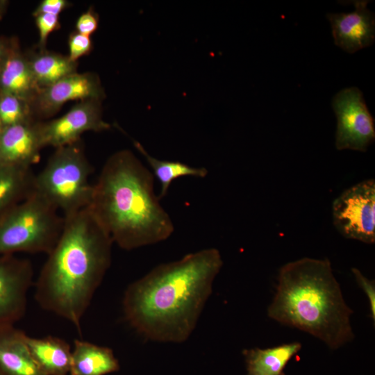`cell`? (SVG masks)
I'll use <instances>...</instances> for the list:
<instances>
[{
    "label": "cell",
    "instance_id": "d6986e66",
    "mask_svg": "<svg viewBox=\"0 0 375 375\" xmlns=\"http://www.w3.org/2000/svg\"><path fill=\"white\" fill-rule=\"evenodd\" d=\"M34 78L40 88L47 87L77 72L78 62L68 56L47 49L26 53Z\"/></svg>",
    "mask_w": 375,
    "mask_h": 375
},
{
    "label": "cell",
    "instance_id": "83f0119b",
    "mask_svg": "<svg viewBox=\"0 0 375 375\" xmlns=\"http://www.w3.org/2000/svg\"><path fill=\"white\" fill-rule=\"evenodd\" d=\"M17 43L18 41L13 38L0 37V70L8 56Z\"/></svg>",
    "mask_w": 375,
    "mask_h": 375
},
{
    "label": "cell",
    "instance_id": "4fadbf2b",
    "mask_svg": "<svg viewBox=\"0 0 375 375\" xmlns=\"http://www.w3.org/2000/svg\"><path fill=\"white\" fill-rule=\"evenodd\" d=\"M39 122L8 126L0 132V165L31 168L38 162L43 146Z\"/></svg>",
    "mask_w": 375,
    "mask_h": 375
},
{
    "label": "cell",
    "instance_id": "f546056e",
    "mask_svg": "<svg viewBox=\"0 0 375 375\" xmlns=\"http://www.w3.org/2000/svg\"><path fill=\"white\" fill-rule=\"evenodd\" d=\"M1 130H2V128H1V126H0V132L1 131Z\"/></svg>",
    "mask_w": 375,
    "mask_h": 375
},
{
    "label": "cell",
    "instance_id": "52a82bcc",
    "mask_svg": "<svg viewBox=\"0 0 375 375\" xmlns=\"http://www.w3.org/2000/svg\"><path fill=\"white\" fill-rule=\"evenodd\" d=\"M333 223L344 238L375 242V181H362L342 192L332 204Z\"/></svg>",
    "mask_w": 375,
    "mask_h": 375
},
{
    "label": "cell",
    "instance_id": "2e32d148",
    "mask_svg": "<svg viewBox=\"0 0 375 375\" xmlns=\"http://www.w3.org/2000/svg\"><path fill=\"white\" fill-rule=\"evenodd\" d=\"M120 368L112 350L81 340H74L70 375H106Z\"/></svg>",
    "mask_w": 375,
    "mask_h": 375
},
{
    "label": "cell",
    "instance_id": "30bf717a",
    "mask_svg": "<svg viewBox=\"0 0 375 375\" xmlns=\"http://www.w3.org/2000/svg\"><path fill=\"white\" fill-rule=\"evenodd\" d=\"M106 97L97 74L92 72L74 73L45 88H40L31 102L36 120L49 118L67 101L99 100Z\"/></svg>",
    "mask_w": 375,
    "mask_h": 375
},
{
    "label": "cell",
    "instance_id": "7c38bea8",
    "mask_svg": "<svg viewBox=\"0 0 375 375\" xmlns=\"http://www.w3.org/2000/svg\"><path fill=\"white\" fill-rule=\"evenodd\" d=\"M355 10L349 13H328L335 45L349 53L369 47L375 40L374 14L367 8L369 1H352Z\"/></svg>",
    "mask_w": 375,
    "mask_h": 375
},
{
    "label": "cell",
    "instance_id": "7a4b0ae2",
    "mask_svg": "<svg viewBox=\"0 0 375 375\" xmlns=\"http://www.w3.org/2000/svg\"><path fill=\"white\" fill-rule=\"evenodd\" d=\"M60 235L38 275L35 299L78 330L111 263L112 240L89 207L63 216Z\"/></svg>",
    "mask_w": 375,
    "mask_h": 375
},
{
    "label": "cell",
    "instance_id": "603a6c76",
    "mask_svg": "<svg viewBox=\"0 0 375 375\" xmlns=\"http://www.w3.org/2000/svg\"><path fill=\"white\" fill-rule=\"evenodd\" d=\"M35 24L38 30L39 40L38 49L39 51L47 49L46 46L49 35L60 27L59 16L51 14H42L35 17Z\"/></svg>",
    "mask_w": 375,
    "mask_h": 375
},
{
    "label": "cell",
    "instance_id": "5bb4252c",
    "mask_svg": "<svg viewBox=\"0 0 375 375\" xmlns=\"http://www.w3.org/2000/svg\"><path fill=\"white\" fill-rule=\"evenodd\" d=\"M26 335L14 326L0 329V371L4 375H46L31 355Z\"/></svg>",
    "mask_w": 375,
    "mask_h": 375
},
{
    "label": "cell",
    "instance_id": "484cf974",
    "mask_svg": "<svg viewBox=\"0 0 375 375\" xmlns=\"http://www.w3.org/2000/svg\"><path fill=\"white\" fill-rule=\"evenodd\" d=\"M352 273L359 286L368 297L370 304L371 316L375 320V286L374 281L368 279L357 268H352Z\"/></svg>",
    "mask_w": 375,
    "mask_h": 375
},
{
    "label": "cell",
    "instance_id": "cb8c5ba5",
    "mask_svg": "<svg viewBox=\"0 0 375 375\" xmlns=\"http://www.w3.org/2000/svg\"><path fill=\"white\" fill-rule=\"evenodd\" d=\"M92 42L90 36L73 31L69 36L68 57L72 61L77 62L78 59L90 53L92 49Z\"/></svg>",
    "mask_w": 375,
    "mask_h": 375
},
{
    "label": "cell",
    "instance_id": "ba28073f",
    "mask_svg": "<svg viewBox=\"0 0 375 375\" xmlns=\"http://www.w3.org/2000/svg\"><path fill=\"white\" fill-rule=\"evenodd\" d=\"M337 117L335 147L365 152L375 140L374 120L357 88L343 89L333 97Z\"/></svg>",
    "mask_w": 375,
    "mask_h": 375
},
{
    "label": "cell",
    "instance_id": "ffe728a7",
    "mask_svg": "<svg viewBox=\"0 0 375 375\" xmlns=\"http://www.w3.org/2000/svg\"><path fill=\"white\" fill-rule=\"evenodd\" d=\"M31 168L0 165V217L33 192Z\"/></svg>",
    "mask_w": 375,
    "mask_h": 375
},
{
    "label": "cell",
    "instance_id": "f1b7e54d",
    "mask_svg": "<svg viewBox=\"0 0 375 375\" xmlns=\"http://www.w3.org/2000/svg\"><path fill=\"white\" fill-rule=\"evenodd\" d=\"M0 375H4V374L0 371Z\"/></svg>",
    "mask_w": 375,
    "mask_h": 375
},
{
    "label": "cell",
    "instance_id": "3957f363",
    "mask_svg": "<svg viewBox=\"0 0 375 375\" xmlns=\"http://www.w3.org/2000/svg\"><path fill=\"white\" fill-rule=\"evenodd\" d=\"M88 207L113 243L124 250L165 241L174 231L155 193L152 173L127 149L107 159Z\"/></svg>",
    "mask_w": 375,
    "mask_h": 375
},
{
    "label": "cell",
    "instance_id": "8992f818",
    "mask_svg": "<svg viewBox=\"0 0 375 375\" xmlns=\"http://www.w3.org/2000/svg\"><path fill=\"white\" fill-rule=\"evenodd\" d=\"M63 216L33 192L0 217V256L17 252L48 254L62 230Z\"/></svg>",
    "mask_w": 375,
    "mask_h": 375
},
{
    "label": "cell",
    "instance_id": "9c48e42d",
    "mask_svg": "<svg viewBox=\"0 0 375 375\" xmlns=\"http://www.w3.org/2000/svg\"><path fill=\"white\" fill-rule=\"evenodd\" d=\"M110 126L103 119L101 101L94 99L81 101L60 117L39 122L43 147L55 149L81 140L85 132L103 131Z\"/></svg>",
    "mask_w": 375,
    "mask_h": 375
},
{
    "label": "cell",
    "instance_id": "8fae6325",
    "mask_svg": "<svg viewBox=\"0 0 375 375\" xmlns=\"http://www.w3.org/2000/svg\"><path fill=\"white\" fill-rule=\"evenodd\" d=\"M33 279L31 262L14 255L0 256V329L24 315Z\"/></svg>",
    "mask_w": 375,
    "mask_h": 375
},
{
    "label": "cell",
    "instance_id": "6da1fadb",
    "mask_svg": "<svg viewBox=\"0 0 375 375\" xmlns=\"http://www.w3.org/2000/svg\"><path fill=\"white\" fill-rule=\"evenodd\" d=\"M223 265L219 251L204 249L157 265L126 289L122 308L145 338L181 343L193 333Z\"/></svg>",
    "mask_w": 375,
    "mask_h": 375
},
{
    "label": "cell",
    "instance_id": "7402d4cb",
    "mask_svg": "<svg viewBox=\"0 0 375 375\" xmlns=\"http://www.w3.org/2000/svg\"><path fill=\"white\" fill-rule=\"evenodd\" d=\"M34 120L36 119L28 101L0 91V126L2 128Z\"/></svg>",
    "mask_w": 375,
    "mask_h": 375
},
{
    "label": "cell",
    "instance_id": "d4e9b609",
    "mask_svg": "<svg viewBox=\"0 0 375 375\" xmlns=\"http://www.w3.org/2000/svg\"><path fill=\"white\" fill-rule=\"evenodd\" d=\"M99 16L92 8L82 13L76 19V31L90 36L98 28Z\"/></svg>",
    "mask_w": 375,
    "mask_h": 375
},
{
    "label": "cell",
    "instance_id": "e0dca14e",
    "mask_svg": "<svg viewBox=\"0 0 375 375\" xmlns=\"http://www.w3.org/2000/svg\"><path fill=\"white\" fill-rule=\"evenodd\" d=\"M26 342L35 361L46 375H67L72 350L64 340L53 336L32 338Z\"/></svg>",
    "mask_w": 375,
    "mask_h": 375
},
{
    "label": "cell",
    "instance_id": "9a60e30c",
    "mask_svg": "<svg viewBox=\"0 0 375 375\" xmlns=\"http://www.w3.org/2000/svg\"><path fill=\"white\" fill-rule=\"evenodd\" d=\"M40 88L19 42L12 49L0 70V91L17 95L30 103Z\"/></svg>",
    "mask_w": 375,
    "mask_h": 375
},
{
    "label": "cell",
    "instance_id": "5b68a950",
    "mask_svg": "<svg viewBox=\"0 0 375 375\" xmlns=\"http://www.w3.org/2000/svg\"><path fill=\"white\" fill-rule=\"evenodd\" d=\"M92 172L81 140L58 147L35 175L33 191L67 216L89 206Z\"/></svg>",
    "mask_w": 375,
    "mask_h": 375
},
{
    "label": "cell",
    "instance_id": "4316f807",
    "mask_svg": "<svg viewBox=\"0 0 375 375\" xmlns=\"http://www.w3.org/2000/svg\"><path fill=\"white\" fill-rule=\"evenodd\" d=\"M70 5L71 3L67 0H42L34 10L33 15L51 14L59 16Z\"/></svg>",
    "mask_w": 375,
    "mask_h": 375
},
{
    "label": "cell",
    "instance_id": "ac0fdd59",
    "mask_svg": "<svg viewBox=\"0 0 375 375\" xmlns=\"http://www.w3.org/2000/svg\"><path fill=\"white\" fill-rule=\"evenodd\" d=\"M301 348V344L294 342L267 349H244L247 375H285L286 365Z\"/></svg>",
    "mask_w": 375,
    "mask_h": 375
},
{
    "label": "cell",
    "instance_id": "277c9868",
    "mask_svg": "<svg viewBox=\"0 0 375 375\" xmlns=\"http://www.w3.org/2000/svg\"><path fill=\"white\" fill-rule=\"evenodd\" d=\"M273 300L272 319L298 328L337 349L354 338L353 310L342 296L328 259L303 258L283 265Z\"/></svg>",
    "mask_w": 375,
    "mask_h": 375
},
{
    "label": "cell",
    "instance_id": "44dd1931",
    "mask_svg": "<svg viewBox=\"0 0 375 375\" xmlns=\"http://www.w3.org/2000/svg\"><path fill=\"white\" fill-rule=\"evenodd\" d=\"M135 148L144 156L148 164L152 169V174L160 183V190L158 197H165L172 182L180 177L192 176L205 178L208 172L205 167H194L178 161H168L157 159L144 149L140 142L134 141Z\"/></svg>",
    "mask_w": 375,
    "mask_h": 375
}]
</instances>
